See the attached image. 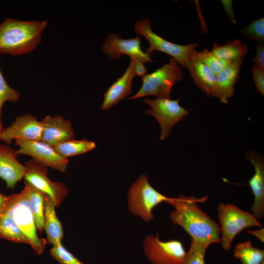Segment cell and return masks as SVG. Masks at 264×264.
<instances>
[{
  "instance_id": "1",
  "label": "cell",
  "mask_w": 264,
  "mask_h": 264,
  "mask_svg": "<svg viewBox=\"0 0 264 264\" xmlns=\"http://www.w3.org/2000/svg\"><path fill=\"white\" fill-rule=\"evenodd\" d=\"M208 196L197 198L181 194L177 198H172L168 204L174 210L170 219L173 223L180 225L190 236L197 241L210 243H219L221 229L218 223L201 211L197 203H203Z\"/></svg>"
},
{
  "instance_id": "2",
  "label": "cell",
  "mask_w": 264,
  "mask_h": 264,
  "mask_svg": "<svg viewBox=\"0 0 264 264\" xmlns=\"http://www.w3.org/2000/svg\"><path fill=\"white\" fill-rule=\"evenodd\" d=\"M47 23V21L5 18L0 24V53L17 56L33 51L40 44Z\"/></svg>"
},
{
  "instance_id": "3",
  "label": "cell",
  "mask_w": 264,
  "mask_h": 264,
  "mask_svg": "<svg viewBox=\"0 0 264 264\" xmlns=\"http://www.w3.org/2000/svg\"><path fill=\"white\" fill-rule=\"evenodd\" d=\"M3 213L8 215L26 236L35 253L41 255L47 242L37 236L27 191L24 188L20 193L8 196Z\"/></svg>"
},
{
  "instance_id": "4",
  "label": "cell",
  "mask_w": 264,
  "mask_h": 264,
  "mask_svg": "<svg viewBox=\"0 0 264 264\" xmlns=\"http://www.w3.org/2000/svg\"><path fill=\"white\" fill-rule=\"evenodd\" d=\"M171 198L156 190L150 184L148 176L142 174L129 189L127 207L131 214L149 222L154 219L153 209L162 202L168 203Z\"/></svg>"
},
{
  "instance_id": "5",
  "label": "cell",
  "mask_w": 264,
  "mask_h": 264,
  "mask_svg": "<svg viewBox=\"0 0 264 264\" xmlns=\"http://www.w3.org/2000/svg\"><path fill=\"white\" fill-rule=\"evenodd\" d=\"M184 78L181 66L172 58L168 63L143 76L141 78L142 85L141 88L129 100L150 95L170 99L173 86Z\"/></svg>"
},
{
  "instance_id": "6",
  "label": "cell",
  "mask_w": 264,
  "mask_h": 264,
  "mask_svg": "<svg viewBox=\"0 0 264 264\" xmlns=\"http://www.w3.org/2000/svg\"><path fill=\"white\" fill-rule=\"evenodd\" d=\"M218 213L221 233L220 242L225 251L230 249L233 239L243 229L252 226L263 227L252 214L241 210L234 203L220 202Z\"/></svg>"
},
{
  "instance_id": "7",
  "label": "cell",
  "mask_w": 264,
  "mask_h": 264,
  "mask_svg": "<svg viewBox=\"0 0 264 264\" xmlns=\"http://www.w3.org/2000/svg\"><path fill=\"white\" fill-rule=\"evenodd\" d=\"M134 30L136 34L144 36L148 40L150 46L146 49V53L151 55L154 50L166 53L173 57L184 68L190 53L198 46L197 43L179 45L165 40L153 32L151 22L147 18L137 21Z\"/></svg>"
},
{
  "instance_id": "8",
  "label": "cell",
  "mask_w": 264,
  "mask_h": 264,
  "mask_svg": "<svg viewBox=\"0 0 264 264\" xmlns=\"http://www.w3.org/2000/svg\"><path fill=\"white\" fill-rule=\"evenodd\" d=\"M179 99L170 100L161 97L146 98L143 100L150 106L146 113L154 117L160 126L161 140L166 139L173 126L189 115V110L181 107L179 104Z\"/></svg>"
},
{
  "instance_id": "9",
  "label": "cell",
  "mask_w": 264,
  "mask_h": 264,
  "mask_svg": "<svg viewBox=\"0 0 264 264\" xmlns=\"http://www.w3.org/2000/svg\"><path fill=\"white\" fill-rule=\"evenodd\" d=\"M143 250L152 264H183L186 252L180 241H160L156 236L147 235L143 242Z\"/></svg>"
},
{
  "instance_id": "10",
  "label": "cell",
  "mask_w": 264,
  "mask_h": 264,
  "mask_svg": "<svg viewBox=\"0 0 264 264\" xmlns=\"http://www.w3.org/2000/svg\"><path fill=\"white\" fill-rule=\"evenodd\" d=\"M18 154L30 156L32 160L47 168L65 173L69 163L68 158L60 155L54 147L41 140H16Z\"/></svg>"
},
{
  "instance_id": "11",
  "label": "cell",
  "mask_w": 264,
  "mask_h": 264,
  "mask_svg": "<svg viewBox=\"0 0 264 264\" xmlns=\"http://www.w3.org/2000/svg\"><path fill=\"white\" fill-rule=\"evenodd\" d=\"M24 165L27 169L24 181L50 197L55 206L59 207L68 194V190L65 184L51 180L47 176L48 168L32 160L25 162Z\"/></svg>"
},
{
  "instance_id": "12",
  "label": "cell",
  "mask_w": 264,
  "mask_h": 264,
  "mask_svg": "<svg viewBox=\"0 0 264 264\" xmlns=\"http://www.w3.org/2000/svg\"><path fill=\"white\" fill-rule=\"evenodd\" d=\"M140 39V35L132 39H122L117 33H110L102 44V49L104 53L112 60L120 58L125 54L143 64L154 62L149 54L142 51Z\"/></svg>"
},
{
  "instance_id": "13",
  "label": "cell",
  "mask_w": 264,
  "mask_h": 264,
  "mask_svg": "<svg viewBox=\"0 0 264 264\" xmlns=\"http://www.w3.org/2000/svg\"><path fill=\"white\" fill-rule=\"evenodd\" d=\"M42 131V123L36 116L20 115L0 132V141L9 145L13 140H41Z\"/></svg>"
},
{
  "instance_id": "14",
  "label": "cell",
  "mask_w": 264,
  "mask_h": 264,
  "mask_svg": "<svg viewBox=\"0 0 264 264\" xmlns=\"http://www.w3.org/2000/svg\"><path fill=\"white\" fill-rule=\"evenodd\" d=\"M40 121L43 125L41 139L42 142L54 147L74 138V132L71 123L62 116L46 115Z\"/></svg>"
},
{
  "instance_id": "15",
  "label": "cell",
  "mask_w": 264,
  "mask_h": 264,
  "mask_svg": "<svg viewBox=\"0 0 264 264\" xmlns=\"http://www.w3.org/2000/svg\"><path fill=\"white\" fill-rule=\"evenodd\" d=\"M18 155L13 148L0 144V177L5 181L8 188L14 189L27 171L25 165L18 161Z\"/></svg>"
},
{
  "instance_id": "16",
  "label": "cell",
  "mask_w": 264,
  "mask_h": 264,
  "mask_svg": "<svg viewBox=\"0 0 264 264\" xmlns=\"http://www.w3.org/2000/svg\"><path fill=\"white\" fill-rule=\"evenodd\" d=\"M246 158L253 165L255 173L249 181V185L254 196L251 208L252 215L257 220L264 217V160L256 153L248 151Z\"/></svg>"
},
{
  "instance_id": "17",
  "label": "cell",
  "mask_w": 264,
  "mask_h": 264,
  "mask_svg": "<svg viewBox=\"0 0 264 264\" xmlns=\"http://www.w3.org/2000/svg\"><path fill=\"white\" fill-rule=\"evenodd\" d=\"M196 49L190 53L185 68H187L195 83L208 96H215L216 77L213 71L198 58Z\"/></svg>"
},
{
  "instance_id": "18",
  "label": "cell",
  "mask_w": 264,
  "mask_h": 264,
  "mask_svg": "<svg viewBox=\"0 0 264 264\" xmlns=\"http://www.w3.org/2000/svg\"><path fill=\"white\" fill-rule=\"evenodd\" d=\"M133 59H131L129 66L124 74L106 91L104 95L101 109L108 110L132 92V81L135 76L133 69Z\"/></svg>"
},
{
  "instance_id": "19",
  "label": "cell",
  "mask_w": 264,
  "mask_h": 264,
  "mask_svg": "<svg viewBox=\"0 0 264 264\" xmlns=\"http://www.w3.org/2000/svg\"><path fill=\"white\" fill-rule=\"evenodd\" d=\"M242 59L230 62L229 64L216 75L215 96L224 104L235 92V85L239 77L242 63Z\"/></svg>"
},
{
  "instance_id": "20",
  "label": "cell",
  "mask_w": 264,
  "mask_h": 264,
  "mask_svg": "<svg viewBox=\"0 0 264 264\" xmlns=\"http://www.w3.org/2000/svg\"><path fill=\"white\" fill-rule=\"evenodd\" d=\"M55 205L52 199L45 195L44 200V229L47 242L53 245L62 243L64 235L62 225L55 213Z\"/></svg>"
},
{
  "instance_id": "21",
  "label": "cell",
  "mask_w": 264,
  "mask_h": 264,
  "mask_svg": "<svg viewBox=\"0 0 264 264\" xmlns=\"http://www.w3.org/2000/svg\"><path fill=\"white\" fill-rule=\"evenodd\" d=\"M30 207L37 229L41 233L44 229V200L46 194L24 181Z\"/></svg>"
},
{
  "instance_id": "22",
  "label": "cell",
  "mask_w": 264,
  "mask_h": 264,
  "mask_svg": "<svg viewBox=\"0 0 264 264\" xmlns=\"http://www.w3.org/2000/svg\"><path fill=\"white\" fill-rule=\"evenodd\" d=\"M248 47L240 40L229 41L223 45L217 43L213 44L211 52L219 58L231 62L243 59L247 54Z\"/></svg>"
},
{
  "instance_id": "23",
  "label": "cell",
  "mask_w": 264,
  "mask_h": 264,
  "mask_svg": "<svg viewBox=\"0 0 264 264\" xmlns=\"http://www.w3.org/2000/svg\"><path fill=\"white\" fill-rule=\"evenodd\" d=\"M96 147L95 143L91 141L83 139H71L61 143L54 148L63 157L68 158L87 153Z\"/></svg>"
},
{
  "instance_id": "24",
  "label": "cell",
  "mask_w": 264,
  "mask_h": 264,
  "mask_svg": "<svg viewBox=\"0 0 264 264\" xmlns=\"http://www.w3.org/2000/svg\"><path fill=\"white\" fill-rule=\"evenodd\" d=\"M234 256L242 264H261L264 260V250L253 246L250 241L237 243Z\"/></svg>"
},
{
  "instance_id": "25",
  "label": "cell",
  "mask_w": 264,
  "mask_h": 264,
  "mask_svg": "<svg viewBox=\"0 0 264 264\" xmlns=\"http://www.w3.org/2000/svg\"><path fill=\"white\" fill-rule=\"evenodd\" d=\"M0 238L15 242L30 244L26 236L5 213L0 215Z\"/></svg>"
},
{
  "instance_id": "26",
  "label": "cell",
  "mask_w": 264,
  "mask_h": 264,
  "mask_svg": "<svg viewBox=\"0 0 264 264\" xmlns=\"http://www.w3.org/2000/svg\"><path fill=\"white\" fill-rule=\"evenodd\" d=\"M210 244L191 238L190 249L186 253L183 264H205V253Z\"/></svg>"
},
{
  "instance_id": "27",
  "label": "cell",
  "mask_w": 264,
  "mask_h": 264,
  "mask_svg": "<svg viewBox=\"0 0 264 264\" xmlns=\"http://www.w3.org/2000/svg\"><path fill=\"white\" fill-rule=\"evenodd\" d=\"M21 95L15 89L10 87L0 69V132L4 128L1 122L2 109L4 104L6 102H18Z\"/></svg>"
},
{
  "instance_id": "28",
  "label": "cell",
  "mask_w": 264,
  "mask_h": 264,
  "mask_svg": "<svg viewBox=\"0 0 264 264\" xmlns=\"http://www.w3.org/2000/svg\"><path fill=\"white\" fill-rule=\"evenodd\" d=\"M197 54L201 61L207 66L216 75L230 63L219 58L206 49L197 52Z\"/></svg>"
},
{
  "instance_id": "29",
  "label": "cell",
  "mask_w": 264,
  "mask_h": 264,
  "mask_svg": "<svg viewBox=\"0 0 264 264\" xmlns=\"http://www.w3.org/2000/svg\"><path fill=\"white\" fill-rule=\"evenodd\" d=\"M246 38L259 43L264 41V18L253 21L246 25L241 31Z\"/></svg>"
},
{
  "instance_id": "30",
  "label": "cell",
  "mask_w": 264,
  "mask_h": 264,
  "mask_svg": "<svg viewBox=\"0 0 264 264\" xmlns=\"http://www.w3.org/2000/svg\"><path fill=\"white\" fill-rule=\"evenodd\" d=\"M49 253L52 257L60 264H84L67 251L62 243L53 245Z\"/></svg>"
},
{
  "instance_id": "31",
  "label": "cell",
  "mask_w": 264,
  "mask_h": 264,
  "mask_svg": "<svg viewBox=\"0 0 264 264\" xmlns=\"http://www.w3.org/2000/svg\"><path fill=\"white\" fill-rule=\"evenodd\" d=\"M252 73L256 89L264 94V71L255 66L252 67Z\"/></svg>"
},
{
  "instance_id": "32",
  "label": "cell",
  "mask_w": 264,
  "mask_h": 264,
  "mask_svg": "<svg viewBox=\"0 0 264 264\" xmlns=\"http://www.w3.org/2000/svg\"><path fill=\"white\" fill-rule=\"evenodd\" d=\"M256 53L252 59L255 66L264 70V45L263 43H256Z\"/></svg>"
},
{
  "instance_id": "33",
  "label": "cell",
  "mask_w": 264,
  "mask_h": 264,
  "mask_svg": "<svg viewBox=\"0 0 264 264\" xmlns=\"http://www.w3.org/2000/svg\"><path fill=\"white\" fill-rule=\"evenodd\" d=\"M220 1L224 7L229 21L233 24L236 25L237 21L233 8L232 0H221Z\"/></svg>"
},
{
  "instance_id": "34",
  "label": "cell",
  "mask_w": 264,
  "mask_h": 264,
  "mask_svg": "<svg viewBox=\"0 0 264 264\" xmlns=\"http://www.w3.org/2000/svg\"><path fill=\"white\" fill-rule=\"evenodd\" d=\"M133 69L135 76L143 77L147 74V69L143 64L141 62L134 60Z\"/></svg>"
},
{
  "instance_id": "35",
  "label": "cell",
  "mask_w": 264,
  "mask_h": 264,
  "mask_svg": "<svg viewBox=\"0 0 264 264\" xmlns=\"http://www.w3.org/2000/svg\"><path fill=\"white\" fill-rule=\"evenodd\" d=\"M247 233L255 236L258 240L262 242H264V227L261 228L259 230H246Z\"/></svg>"
},
{
  "instance_id": "36",
  "label": "cell",
  "mask_w": 264,
  "mask_h": 264,
  "mask_svg": "<svg viewBox=\"0 0 264 264\" xmlns=\"http://www.w3.org/2000/svg\"><path fill=\"white\" fill-rule=\"evenodd\" d=\"M8 196H6L0 193V215L2 214L8 200Z\"/></svg>"
},
{
  "instance_id": "37",
  "label": "cell",
  "mask_w": 264,
  "mask_h": 264,
  "mask_svg": "<svg viewBox=\"0 0 264 264\" xmlns=\"http://www.w3.org/2000/svg\"><path fill=\"white\" fill-rule=\"evenodd\" d=\"M261 264H264V262H263Z\"/></svg>"
}]
</instances>
